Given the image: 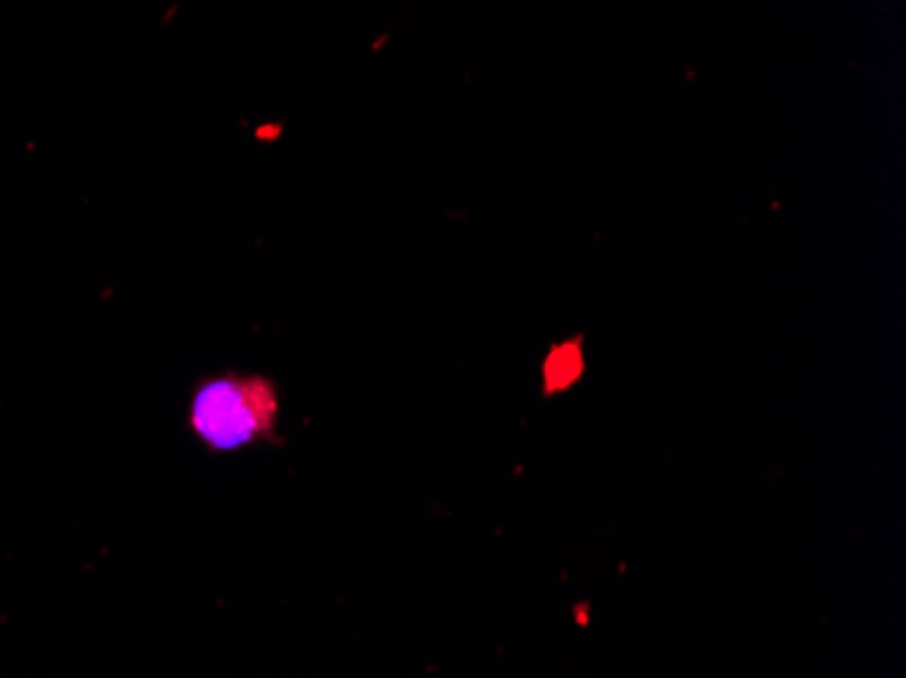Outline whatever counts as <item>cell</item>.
<instances>
[{
  "label": "cell",
  "mask_w": 906,
  "mask_h": 678,
  "mask_svg": "<svg viewBox=\"0 0 906 678\" xmlns=\"http://www.w3.org/2000/svg\"><path fill=\"white\" fill-rule=\"evenodd\" d=\"M280 413L275 383L261 375H223L201 383L190 402V429L215 450H236L272 437Z\"/></svg>",
  "instance_id": "1"
},
{
  "label": "cell",
  "mask_w": 906,
  "mask_h": 678,
  "mask_svg": "<svg viewBox=\"0 0 906 678\" xmlns=\"http://www.w3.org/2000/svg\"><path fill=\"white\" fill-rule=\"evenodd\" d=\"M584 372V351H581V339H573V343H562L557 348L549 351L546 356V367H543V378H546V391H562L567 386H573Z\"/></svg>",
  "instance_id": "2"
}]
</instances>
